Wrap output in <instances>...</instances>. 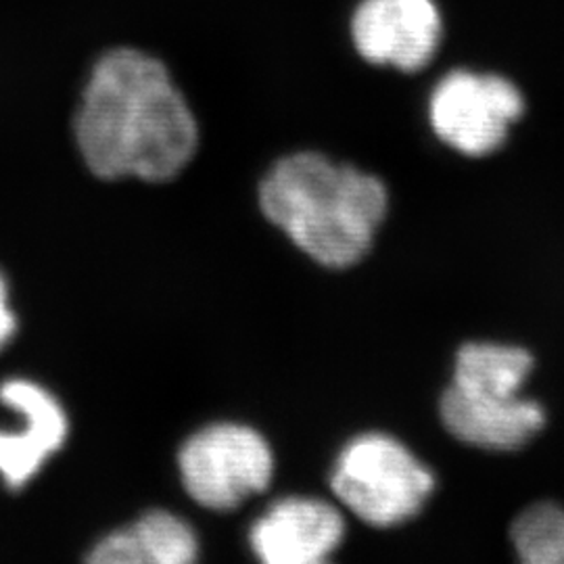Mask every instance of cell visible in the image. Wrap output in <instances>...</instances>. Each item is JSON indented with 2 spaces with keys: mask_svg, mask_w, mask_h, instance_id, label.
Returning a JSON list of instances; mask_svg holds the SVG:
<instances>
[{
  "mask_svg": "<svg viewBox=\"0 0 564 564\" xmlns=\"http://www.w3.org/2000/svg\"><path fill=\"white\" fill-rule=\"evenodd\" d=\"M74 130L84 162L105 181H170L199 144L195 116L170 72L137 48L97 61Z\"/></svg>",
  "mask_w": 564,
  "mask_h": 564,
  "instance_id": "6da1fadb",
  "label": "cell"
},
{
  "mask_svg": "<svg viewBox=\"0 0 564 564\" xmlns=\"http://www.w3.org/2000/svg\"><path fill=\"white\" fill-rule=\"evenodd\" d=\"M268 223L324 268L362 262L383 224L389 195L362 170L303 151L282 158L260 184Z\"/></svg>",
  "mask_w": 564,
  "mask_h": 564,
  "instance_id": "7a4b0ae2",
  "label": "cell"
},
{
  "mask_svg": "<svg viewBox=\"0 0 564 564\" xmlns=\"http://www.w3.org/2000/svg\"><path fill=\"white\" fill-rule=\"evenodd\" d=\"M330 487L360 521L389 529L421 514L435 475L395 437L364 433L337 456Z\"/></svg>",
  "mask_w": 564,
  "mask_h": 564,
  "instance_id": "3957f363",
  "label": "cell"
},
{
  "mask_svg": "<svg viewBox=\"0 0 564 564\" xmlns=\"http://www.w3.org/2000/svg\"><path fill=\"white\" fill-rule=\"evenodd\" d=\"M182 484L197 505L232 510L268 489L274 475L272 447L245 424H212L182 445Z\"/></svg>",
  "mask_w": 564,
  "mask_h": 564,
  "instance_id": "277c9868",
  "label": "cell"
},
{
  "mask_svg": "<svg viewBox=\"0 0 564 564\" xmlns=\"http://www.w3.org/2000/svg\"><path fill=\"white\" fill-rule=\"evenodd\" d=\"M523 111V95L512 82L473 72L447 74L429 102L435 134L468 158L498 151Z\"/></svg>",
  "mask_w": 564,
  "mask_h": 564,
  "instance_id": "5b68a950",
  "label": "cell"
},
{
  "mask_svg": "<svg viewBox=\"0 0 564 564\" xmlns=\"http://www.w3.org/2000/svg\"><path fill=\"white\" fill-rule=\"evenodd\" d=\"M351 30L364 59L419 72L440 46L442 18L433 0H364Z\"/></svg>",
  "mask_w": 564,
  "mask_h": 564,
  "instance_id": "8992f818",
  "label": "cell"
},
{
  "mask_svg": "<svg viewBox=\"0 0 564 564\" xmlns=\"http://www.w3.org/2000/svg\"><path fill=\"white\" fill-rule=\"evenodd\" d=\"M345 538L341 512L316 498H284L270 506L249 533L253 554L265 564H321Z\"/></svg>",
  "mask_w": 564,
  "mask_h": 564,
  "instance_id": "52a82bcc",
  "label": "cell"
},
{
  "mask_svg": "<svg viewBox=\"0 0 564 564\" xmlns=\"http://www.w3.org/2000/svg\"><path fill=\"white\" fill-rule=\"evenodd\" d=\"M442 423L463 444L484 449H519L545 424V410L523 395L475 393L449 384L440 402Z\"/></svg>",
  "mask_w": 564,
  "mask_h": 564,
  "instance_id": "ba28073f",
  "label": "cell"
},
{
  "mask_svg": "<svg viewBox=\"0 0 564 564\" xmlns=\"http://www.w3.org/2000/svg\"><path fill=\"white\" fill-rule=\"evenodd\" d=\"M0 400L25 419V429L20 435L0 433V475L9 487L20 489L63 445L67 419L59 402L41 384L21 379L7 381L0 387Z\"/></svg>",
  "mask_w": 564,
  "mask_h": 564,
  "instance_id": "9c48e42d",
  "label": "cell"
},
{
  "mask_svg": "<svg viewBox=\"0 0 564 564\" xmlns=\"http://www.w3.org/2000/svg\"><path fill=\"white\" fill-rule=\"evenodd\" d=\"M199 542L193 529L172 512L155 510L107 535L88 556L97 564H191Z\"/></svg>",
  "mask_w": 564,
  "mask_h": 564,
  "instance_id": "30bf717a",
  "label": "cell"
},
{
  "mask_svg": "<svg viewBox=\"0 0 564 564\" xmlns=\"http://www.w3.org/2000/svg\"><path fill=\"white\" fill-rule=\"evenodd\" d=\"M533 364V356L519 345L466 343L456 354L452 384L475 393L521 395Z\"/></svg>",
  "mask_w": 564,
  "mask_h": 564,
  "instance_id": "8fae6325",
  "label": "cell"
},
{
  "mask_svg": "<svg viewBox=\"0 0 564 564\" xmlns=\"http://www.w3.org/2000/svg\"><path fill=\"white\" fill-rule=\"evenodd\" d=\"M519 558L527 564H564V508L538 502L523 510L510 529Z\"/></svg>",
  "mask_w": 564,
  "mask_h": 564,
  "instance_id": "7c38bea8",
  "label": "cell"
},
{
  "mask_svg": "<svg viewBox=\"0 0 564 564\" xmlns=\"http://www.w3.org/2000/svg\"><path fill=\"white\" fill-rule=\"evenodd\" d=\"M15 333V316L9 307V291H7V282L0 274V349L7 345V341L13 337Z\"/></svg>",
  "mask_w": 564,
  "mask_h": 564,
  "instance_id": "4fadbf2b",
  "label": "cell"
}]
</instances>
